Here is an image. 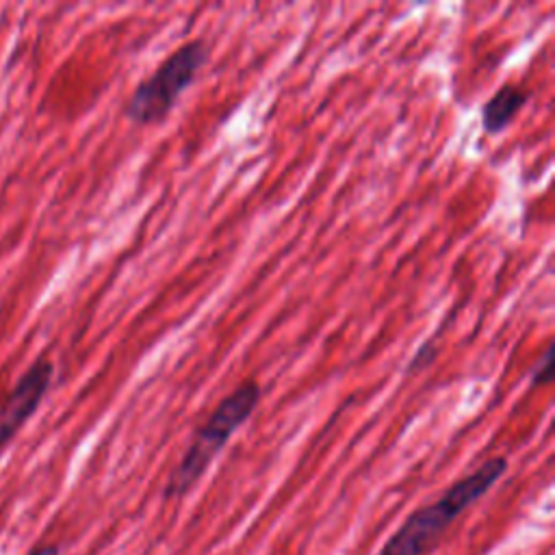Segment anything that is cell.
<instances>
[{
	"label": "cell",
	"instance_id": "8992f818",
	"mask_svg": "<svg viewBox=\"0 0 555 555\" xmlns=\"http://www.w3.org/2000/svg\"><path fill=\"white\" fill-rule=\"evenodd\" d=\"M553 379V349L546 347L540 362H535L531 371V384L533 386H546Z\"/></svg>",
	"mask_w": 555,
	"mask_h": 555
},
{
	"label": "cell",
	"instance_id": "5b68a950",
	"mask_svg": "<svg viewBox=\"0 0 555 555\" xmlns=\"http://www.w3.org/2000/svg\"><path fill=\"white\" fill-rule=\"evenodd\" d=\"M529 100V91L518 85H505L501 87L481 108V126L486 134H499L503 132L509 121L516 117V113L525 106Z\"/></svg>",
	"mask_w": 555,
	"mask_h": 555
},
{
	"label": "cell",
	"instance_id": "6da1fadb",
	"mask_svg": "<svg viewBox=\"0 0 555 555\" xmlns=\"http://www.w3.org/2000/svg\"><path fill=\"white\" fill-rule=\"evenodd\" d=\"M507 470V460L494 455L470 475L457 479L436 501L412 512L386 540L379 555H427L464 509L477 503Z\"/></svg>",
	"mask_w": 555,
	"mask_h": 555
},
{
	"label": "cell",
	"instance_id": "277c9868",
	"mask_svg": "<svg viewBox=\"0 0 555 555\" xmlns=\"http://www.w3.org/2000/svg\"><path fill=\"white\" fill-rule=\"evenodd\" d=\"M54 366L50 360L39 358L15 384L7 401L0 405V449L15 436V431L28 421V416L41 403L50 382Z\"/></svg>",
	"mask_w": 555,
	"mask_h": 555
},
{
	"label": "cell",
	"instance_id": "ba28073f",
	"mask_svg": "<svg viewBox=\"0 0 555 555\" xmlns=\"http://www.w3.org/2000/svg\"><path fill=\"white\" fill-rule=\"evenodd\" d=\"M30 555H59V548L54 544H46V546H37Z\"/></svg>",
	"mask_w": 555,
	"mask_h": 555
},
{
	"label": "cell",
	"instance_id": "3957f363",
	"mask_svg": "<svg viewBox=\"0 0 555 555\" xmlns=\"http://www.w3.org/2000/svg\"><path fill=\"white\" fill-rule=\"evenodd\" d=\"M206 59L208 50L202 39L182 43L150 78L137 85L126 104V117L139 126H152L165 119L178 98L191 87Z\"/></svg>",
	"mask_w": 555,
	"mask_h": 555
},
{
	"label": "cell",
	"instance_id": "7a4b0ae2",
	"mask_svg": "<svg viewBox=\"0 0 555 555\" xmlns=\"http://www.w3.org/2000/svg\"><path fill=\"white\" fill-rule=\"evenodd\" d=\"M260 386L249 379L238 384L217 403L208 418L195 429L184 455L171 470L163 490L165 499L184 496L204 477V473L228 444L232 434L254 414L260 403Z\"/></svg>",
	"mask_w": 555,
	"mask_h": 555
},
{
	"label": "cell",
	"instance_id": "52a82bcc",
	"mask_svg": "<svg viewBox=\"0 0 555 555\" xmlns=\"http://www.w3.org/2000/svg\"><path fill=\"white\" fill-rule=\"evenodd\" d=\"M431 356H434V349H431L429 345L421 347V349H418V353L410 360L408 373H414V371H421L423 366H427V364H429V360H431Z\"/></svg>",
	"mask_w": 555,
	"mask_h": 555
}]
</instances>
